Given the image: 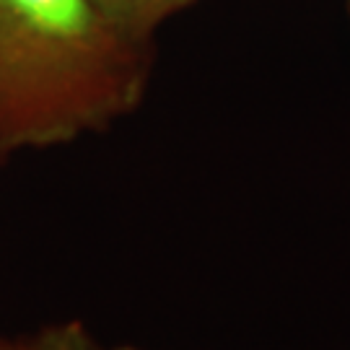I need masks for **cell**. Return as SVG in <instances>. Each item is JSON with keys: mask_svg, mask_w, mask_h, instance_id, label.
<instances>
[{"mask_svg": "<svg viewBox=\"0 0 350 350\" xmlns=\"http://www.w3.org/2000/svg\"><path fill=\"white\" fill-rule=\"evenodd\" d=\"M153 42L96 0H0V166L99 135L138 109Z\"/></svg>", "mask_w": 350, "mask_h": 350, "instance_id": "1", "label": "cell"}, {"mask_svg": "<svg viewBox=\"0 0 350 350\" xmlns=\"http://www.w3.org/2000/svg\"><path fill=\"white\" fill-rule=\"evenodd\" d=\"M104 13L127 34L153 42L156 31L176 13L187 11L198 0H96Z\"/></svg>", "mask_w": 350, "mask_h": 350, "instance_id": "2", "label": "cell"}, {"mask_svg": "<svg viewBox=\"0 0 350 350\" xmlns=\"http://www.w3.org/2000/svg\"><path fill=\"white\" fill-rule=\"evenodd\" d=\"M13 350H107L81 319H63L16 340Z\"/></svg>", "mask_w": 350, "mask_h": 350, "instance_id": "3", "label": "cell"}, {"mask_svg": "<svg viewBox=\"0 0 350 350\" xmlns=\"http://www.w3.org/2000/svg\"><path fill=\"white\" fill-rule=\"evenodd\" d=\"M107 350H146V348H138V345H117V348H107Z\"/></svg>", "mask_w": 350, "mask_h": 350, "instance_id": "4", "label": "cell"}, {"mask_svg": "<svg viewBox=\"0 0 350 350\" xmlns=\"http://www.w3.org/2000/svg\"><path fill=\"white\" fill-rule=\"evenodd\" d=\"M0 350H13V342H0Z\"/></svg>", "mask_w": 350, "mask_h": 350, "instance_id": "5", "label": "cell"}, {"mask_svg": "<svg viewBox=\"0 0 350 350\" xmlns=\"http://www.w3.org/2000/svg\"><path fill=\"white\" fill-rule=\"evenodd\" d=\"M348 8H350V0H348Z\"/></svg>", "mask_w": 350, "mask_h": 350, "instance_id": "6", "label": "cell"}]
</instances>
